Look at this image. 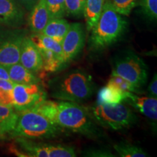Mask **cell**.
Instances as JSON below:
<instances>
[{
    "mask_svg": "<svg viewBox=\"0 0 157 157\" xmlns=\"http://www.w3.org/2000/svg\"><path fill=\"white\" fill-rule=\"evenodd\" d=\"M95 122L107 129L119 131L130 128L137 121V117L122 103L116 105L97 103L87 108Z\"/></svg>",
    "mask_w": 157,
    "mask_h": 157,
    "instance_id": "obj_5",
    "label": "cell"
},
{
    "mask_svg": "<svg viewBox=\"0 0 157 157\" xmlns=\"http://www.w3.org/2000/svg\"><path fill=\"white\" fill-rule=\"evenodd\" d=\"M15 141L18 145L11 148L12 152L19 156L48 157L47 144L32 142L30 139L16 137Z\"/></svg>",
    "mask_w": 157,
    "mask_h": 157,
    "instance_id": "obj_13",
    "label": "cell"
},
{
    "mask_svg": "<svg viewBox=\"0 0 157 157\" xmlns=\"http://www.w3.org/2000/svg\"><path fill=\"white\" fill-rule=\"evenodd\" d=\"M24 9L14 0H0V23L18 28L24 23Z\"/></svg>",
    "mask_w": 157,
    "mask_h": 157,
    "instance_id": "obj_12",
    "label": "cell"
},
{
    "mask_svg": "<svg viewBox=\"0 0 157 157\" xmlns=\"http://www.w3.org/2000/svg\"><path fill=\"white\" fill-rule=\"evenodd\" d=\"M13 109L17 112L31 109L47 98V92L41 84H15L13 89Z\"/></svg>",
    "mask_w": 157,
    "mask_h": 157,
    "instance_id": "obj_8",
    "label": "cell"
},
{
    "mask_svg": "<svg viewBox=\"0 0 157 157\" xmlns=\"http://www.w3.org/2000/svg\"><path fill=\"white\" fill-rule=\"evenodd\" d=\"M86 0H65L66 12L68 15L79 17L83 15Z\"/></svg>",
    "mask_w": 157,
    "mask_h": 157,
    "instance_id": "obj_29",
    "label": "cell"
},
{
    "mask_svg": "<svg viewBox=\"0 0 157 157\" xmlns=\"http://www.w3.org/2000/svg\"><path fill=\"white\" fill-rule=\"evenodd\" d=\"M24 10L30 11L39 0H14Z\"/></svg>",
    "mask_w": 157,
    "mask_h": 157,
    "instance_id": "obj_32",
    "label": "cell"
},
{
    "mask_svg": "<svg viewBox=\"0 0 157 157\" xmlns=\"http://www.w3.org/2000/svg\"><path fill=\"white\" fill-rule=\"evenodd\" d=\"M16 124L10 137L46 140L57 137L63 129L34 109L17 112Z\"/></svg>",
    "mask_w": 157,
    "mask_h": 157,
    "instance_id": "obj_4",
    "label": "cell"
},
{
    "mask_svg": "<svg viewBox=\"0 0 157 157\" xmlns=\"http://www.w3.org/2000/svg\"><path fill=\"white\" fill-rule=\"evenodd\" d=\"M42 59L43 70L47 72H56L66 66L63 59L52 51L38 48Z\"/></svg>",
    "mask_w": 157,
    "mask_h": 157,
    "instance_id": "obj_20",
    "label": "cell"
},
{
    "mask_svg": "<svg viewBox=\"0 0 157 157\" xmlns=\"http://www.w3.org/2000/svg\"><path fill=\"white\" fill-rule=\"evenodd\" d=\"M113 149L121 157H147L148 153L140 146L127 142H119L113 146Z\"/></svg>",
    "mask_w": 157,
    "mask_h": 157,
    "instance_id": "obj_22",
    "label": "cell"
},
{
    "mask_svg": "<svg viewBox=\"0 0 157 157\" xmlns=\"http://www.w3.org/2000/svg\"><path fill=\"white\" fill-rule=\"evenodd\" d=\"M148 70L144 60L132 51H124L113 60L112 71L130 82L139 90L147 83Z\"/></svg>",
    "mask_w": 157,
    "mask_h": 157,
    "instance_id": "obj_6",
    "label": "cell"
},
{
    "mask_svg": "<svg viewBox=\"0 0 157 157\" xmlns=\"http://www.w3.org/2000/svg\"><path fill=\"white\" fill-rule=\"evenodd\" d=\"M126 93L114 86L107 84L98 93V103L108 105H116L122 103L126 97Z\"/></svg>",
    "mask_w": 157,
    "mask_h": 157,
    "instance_id": "obj_19",
    "label": "cell"
},
{
    "mask_svg": "<svg viewBox=\"0 0 157 157\" xmlns=\"http://www.w3.org/2000/svg\"><path fill=\"white\" fill-rule=\"evenodd\" d=\"M50 19L60 18L66 15L65 0H44Z\"/></svg>",
    "mask_w": 157,
    "mask_h": 157,
    "instance_id": "obj_26",
    "label": "cell"
},
{
    "mask_svg": "<svg viewBox=\"0 0 157 157\" xmlns=\"http://www.w3.org/2000/svg\"><path fill=\"white\" fill-rule=\"evenodd\" d=\"M111 2L118 13L128 16L137 5V0H111Z\"/></svg>",
    "mask_w": 157,
    "mask_h": 157,
    "instance_id": "obj_27",
    "label": "cell"
},
{
    "mask_svg": "<svg viewBox=\"0 0 157 157\" xmlns=\"http://www.w3.org/2000/svg\"><path fill=\"white\" fill-rule=\"evenodd\" d=\"M17 116L13 107L0 105V139L10 137L16 124Z\"/></svg>",
    "mask_w": 157,
    "mask_h": 157,
    "instance_id": "obj_16",
    "label": "cell"
},
{
    "mask_svg": "<svg viewBox=\"0 0 157 157\" xmlns=\"http://www.w3.org/2000/svg\"><path fill=\"white\" fill-rule=\"evenodd\" d=\"M51 97L63 101L82 103L93 95L96 90L93 77L82 69H72L49 81Z\"/></svg>",
    "mask_w": 157,
    "mask_h": 157,
    "instance_id": "obj_2",
    "label": "cell"
},
{
    "mask_svg": "<svg viewBox=\"0 0 157 157\" xmlns=\"http://www.w3.org/2000/svg\"><path fill=\"white\" fill-rule=\"evenodd\" d=\"M106 0H86L83 15L86 21L88 31H91L96 24Z\"/></svg>",
    "mask_w": 157,
    "mask_h": 157,
    "instance_id": "obj_18",
    "label": "cell"
},
{
    "mask_svg": "<svg viewBox=\"0 0 157 157\" xmlns=\"http://www.w3.org/2000/svg\"><path fill=\"white\" fill-rule=\"evenodd\" d=\"M69 26L70 24L68 21L63 17L52 18L48 21V24L43 29L41 34L50 36L61 44L65 35L69 29Z\"/></svg>",
    "mask_w": 157,
    "mask_h": 157,
    "instance_id": "obj_17",
    "label": "cell"
},
{
    "mask_svg": "<svg viewBox=\"0 0 157 157\" xmlns=\"http://www.w3.org/2000/svg\"><path fill=\"white\" fill-rule=\"evenodd\" d=\"M26 31L23 29H0V64L4 66L19 63L20 53Z\"/></svg>",
    "mask_w": 157,
    "mask_h": 157,
    "instance_id": "obj_7",
    "label": "cell"
},
{
    "mask_svg": "<svg viewBox=\"0 0 157 157\" xmlns=\"http://www.w3.org/2000/svg\"><path fill=\"white\" fill-rule=\"evenodd\" d=\"M15 83L11 80L0 78V105L13 106V89Z\"/></svg>",
    "mask_w": 157,
    "mask_h": 157,
    "instance_id": "obj_23",
    "label": "cell"
},
{
    "mask_svg": "<svg viewBox=\"0 0 157 157\" xmlns=\"http://www.w3.org/2000/svg\"><path fill=\"white\" fill-rule=\"evenodd\" d=\"M10 78L15 84H40L41 78L31 71L25 68L20 63L7 66Z\"/></svg>",
    "mask_w": 157,
    "mask_h": 157,
    "instance_id": "obj_15",
    "label": "cell"
},
{
    "mask_svg": "<svg viewBox=\"0 0 157 157\" xmlns=\"http://www.w3.org/2000/svg\"><path fill=\"white\" fill-rule=\"evenodd\" d=\"M31 109L42 113L63 130L66 129L95 140L102 139L104 136L87 108L79 103L44 100Z\"/></svg>",
    "mask_w": 157,
    "mask_h": 157,
    "instance_id": "obj_1",
    "label": "cell"
},
{
    "mask_svg": "<svg viewBox=\"0 0 157 157\" xmlns=\"http://www.w3.org/2000/svg\"><path fill=\"white\" fill-rule=\"evenodd\" d=\"M107 84L114 86L124 93H133L135 94L140 93V90L137 89L132 84H131L130 82L124 79V78L121 77L120 76L117 75L113 71H112L111 77H110V79Z\"/></svg>",
    "mask_w": 157,
    "mask_h": 157,
    "instance_id": "obj_24",
    "label": "cell"
},
{
    "mask_svg": "<svg viewBox=\"0 0 157 157\" xmlns=\"http://www.w3.org/2000/svg\"><path fill=\"white\" fill-rule=\"evenodd\" d=\"M84 156L91 157H113L115 156L111 150L105 148H91L82 152Z\"/></svg>",
    "mask_w": 157,
    "mask_h": 157,
    "instance_id": "obj_30",
    "label": "cell"
},
{
    "mask_svg": "<svg viewBox=\"0 0 157 157\" xmlns=\"http://www.w3.org/2000/svg\"><path fill=\"white\" fill-rule=\"evenodd\" d=\"M124 102L135 108L156 127L157 98L139 96L133 93H127Z\"/></svg>",
    "mask_w": 157,
    "mask_h": 157,
    "instance_id": "obj_11",
    "label": "cell"
},
{
    "mask_svg": "<svg viewBox=\"0 0 157 157\" xmlns=\"http://www.w3.org/2000/svg\"><path fill=\"white\" fill-rule=\"evenodd\" d=\"M0 78L1 79L10 80L8 71H7V66L2 64H0Z\"/></svg>",
    "mask_w": 157,
    "mask_h": 157,
    "instance_id": "obj_33",
    "label": "cell"
},
{
    "mask_svg": "<svg viewBox=\"0 0 157 157\" xmlns=\"http://www.w3.org/2000/svg\"><path fill=\"white\" fill-rule=\"evenodd\" d=\"M29 26L33 34H40L50 20L44 0H39L31 10Z\"/></svg>",
    "mask_w": 157,
    "mask_h": 157,
    "instance_id": "obj_14",
    "label": "cell"
},
{
    "mask_svg": "<svg viewBox=\"0 0 157 157\" xmlns=\"http://www.w3.org/2000/svg\"><path fill=\"white\" fill-rule=\"evenodd\" d=\"M127 21L113 8L111 0H106L96 24L91 29L90 47L101 51L112 46L125 34Z\"/></svg>",
    "mask_w": 157,
    "mask_h": 157,
    "instance_id": "obj_3",
    "label": "cell"
},
{
    "mask_svg": "<svg viewBox=\"0 0 157 157\" xmlns=\"http://www.w3.org/2000/svg\"><path fill=\"white\" fill-rule=\"evenodd\" d=\"M147 94L148 97L157 98V75L154 74V77L147 88Z\"/></svg>",
    "mask_w": 157,
    "mask_h": 157,
    "instance_id": "obj_31",
    "label": "cell"
},
{
    "mask_svg": "<svg viewBox=\"0 0 157 157\" xmlns=\"http://www.w3.org/2000/svg\"><path fill=\"white\" fill-rule=\"evenodd\" d=\"M48 157H75L76 154L74 147L63 145L47 144Z\"/></svg>",
    "mask_w": 157,
    "mask_h": 157,
    "instance_id": "obj_25",
    "label": "cell"
},
{
    "mask_svg": "<svg viewBox=\"0 0 157 157\" xmlns=\"http://www.w3.org/2000/svg\"><path fill=\"white\" fill-rule=\"evenodd\" d=\"M19 63L34 74L43 70L42 59L37 47L30 37L25 36L21 45Z\"/></svg>",
    "mask_w": 157,
    "mask_h": 157,
    "instance_id": "obj_10",
    "label": "cell"
},
{
    "mask_svg": "<svg viewBox=\"0 0 157 157\" xmlns=\"http://www.w3.org/2000/svg\"><path fill=\"white\" fill-rule=\"evenodd\" d=\"M143 14L150 21H156L157 18V0H137Z\"/></svg>",
    "mask_w": 157,
    "mask_h": 157,
    "instance_id": "obj_28",
    "label": "cell"
},
{
    "mask_svg": "<svg viewBox=\"0 0 157 157\" xmlns=\"http://www.w3.org/2000/svg\"><path fill=\"white\" fill-rule=\"evenodd\" d=\"M29 37L38 48H44L51 50L58 56L63 58L61 44L57 42L56 40L41 33L40 34H33Z\"/></svg>",
    "mask_w": 157,
    "mask_h": 157,
    "instance_id": "obj_21",
    "label": "cell"
},
{
    "mask_svg": "<svg viewBox=\"0 0 157 157\" xmlns=\"http://www.w3.org/2000/svg\"><path fill=\"white\" fill-rule=\"evenodd\" d=\"M85 44V32L83 25L79 23L70 24L63 39L61 46L65 64L73 60L81 52Z\"/></svg>",
    "mask_w": 157,
    "mask_h": 157,
    "instance_id": "obj_9",
    "label": "cell"
}]
</instances>
